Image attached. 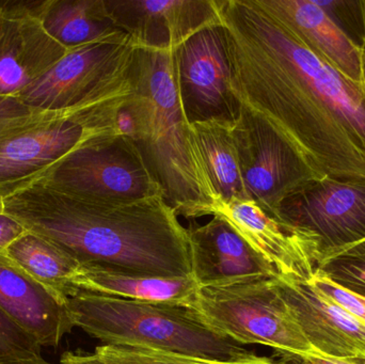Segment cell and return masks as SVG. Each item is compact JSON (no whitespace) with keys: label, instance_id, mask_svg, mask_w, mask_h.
I'll return each mask as SVG.
<instances>
[{"label":"cell","instance_id":"15","mask_svg":"<svg viewBox=\"0 0 365 364\" xmlns=\"http://www.w3.org/2000/svg\"><path fill=\"white\" fill-rule=\"evenodd\" d=\"M187 230L191 275L200 288L276 277L274 267L221 218L212 216L205 224Z\"/></svg>","mask_w":365,"mask_h":364},{"label":"cell","instance_id":"28","mask_svg":"<svg viewBox=\"0 0 365 364\" xmlns=\"http://www.w3.org/2000/svg\"><path fill=\"white\" fill-rule=\"evenodd\" d=\"M281 361L291 364H365V359L330 358L317 353L310 354H292L287 352H274Z\"/></svg>","mask_w":365,"mask_h":364},{"label":"cell","instance_id":"29","mask_svg":"<svg viewBox=\"0 0 365 364\" xmlns=\"http://www.w3.org/2000/svg\"><path fill=\"white\" fill-rule=\"evenodd\" d=\"M27 232L16 220L0 213V254H6L9 248Z\"/></svg>","mask_w":365,"mask_h":364},{"label":"cell","instance_id":"19","mask_svg":"<svg viewBox=\"0 0 365 364\" xmlns=\"http://www.w3.org/2000/svg\"><path fill=\"white\" fill-rule=\"evenodd\" d=\"M75 286L78 293L106 295L185 309L192 308L200 291V286L192 276L163 277L125 273L90 265H83Z\"/></svg>","mask_w":365,"mask_h":364},{"label":"cell","instance_id":"23","mask_svg":"<svg viewBox=\"0 0 365 364\" xmlns=\"http://www.w3.org/2000/svg\"><path fill=\"white\" fill-rule=\"evenodd\" d=\"M317 271L351 294L365 298V239L319 261Z\"/></svg>","mask_w":365,"mask_h":364},{"label":"cell","instance_id":"14","mask_svg":"<svg viewBox=\"0 0 365 364\" xmlns=\"http://www.w3.org/2000/svg\"><path fill=\"white\" fill-rule=\"evenodd\" d=\"M281 296L322 356L365 359V325L308 281L274 277Z\"/></svg>","mask_w":365,"mask_h":364},{"label":"cell","instance_id":"3","mask_svg":"<svg viewBox=\"0 0 365 364\" xmlns=\"http://www.w3.org/2000/svg\"><path fill=\"white\" fill-rule=\"evenodd\" d=\"M173 51L137 48L128 104L136 121L134 142L165 200L178 215L195 219L205 216L216 197L182 113Z\"/></svg>","mask_w":365,"mask_h":364},{"label":"cell","instance_id":"11","mask_svg":"<svg viewBox=\"0 0 365 364\" xmlns=\"http://www.w3.org/2000/svg\"><path fill=\"white\" fill-rule=\"evenodd\" d=\"M45 0H0V95L17 96L68 49L45 29Z\"/></svg>","mask_w":365,"mask_h":364},{"label":"cell","instance_id":"21","mask_svg":"<svg viewBox=\"0 0 365 364\" xmlns=\"http://www.w3.org/2000/svg\"><path fill=\"white\" fill-rule=\"evenodd\" d=\"M45 29L66 49L121 33L105 0H45Z\"/></svg>","mask_w":365,"mask_h":364},{"label":"cell","instance_id":"22","mask_svg":"<svg viewBox=\"0 0 365 364\" xmlns=\"http://www.w3.org/2000/svg\"><path fill=\"white\" fill-rule=\"evenodd\" d=\"M6 254L64 301L78 294L75 284L83 265L51 241L27 231Z\"/></svg>","mask_w":365,"mask_h":364},{"label":"cell","instance_id":"9","mask_svg":"<svg viewBox=\"0 0 365 364\" xmlns=\"http://www.w3.org/2000/svg\"><path fill=\"white\" fill-rule=\"evenodd\" d=\"M178 92L188 125L234 124L242 103L232 87V66L222 23L195 32L173 51Z\"/></svg>","mask_w":365,"mask_h":364},{"label":"cell","instance_id":"32","mask_svg":"<svg viewBox=\"0 0 365 364\" xmlns=\"http://www.w3.org/2000/svg\"><path fill=\"white\" fill-rule=\"evenodd\" d=\"M0 364H53L45 360L43 357L29 359H6V360H0Z\"/></svg>","mask_w":365,"mask_h":364},{"label":"cell","instance_id":"24","mask_svg":"<svg viewBox=\"0 0 365 364\" xmlns=\"http://www.w3.org/2000/svg\"><path fill=\"white\" fill-rule=\"evenodd\" d=\"M61 117L59 113L30 106L17 96L0 95V140L27 132Z\"/></svg>","mask_w":365,"mask_h":364},{"label":"cell","instance_id":"8","mask_svg":"<svg viewBox=\"0 0 365 364\" xmlns=\"http://www.w3.org/2000/svg\"><path fill=\"white\" fill-rule=\"evenodd\" d=\"M276 219L314 239L319 262L365 239V177L311 182L283 201Z\"/></svg>","mask_w":365,"mask_h":364},{"label":"cell","instance_id":"12","mask_svg":"<svg viewBox=\"0 0 365 364\" xmlns=\"http://www.w3.org/2000/svg\"><path fill=\"white\" fill-rule=\"evenodd\" d=\"M205 216L225 220L277 276L308 281L314 275L319 263L314 239L279 222L255 201L216 198Z\"/></svg>","mask_w":365,"mask_h":364},{"label":"cell","instance_id":"5","mask_svg":"<svg viewBox=\"0 0 365 364\" xmlns=\"http://www.w3.org/2000/svg\"><path fill=\"white\" fill-rule=\"evenodd\" d=\"M188 310L202 324L240 345L259 344L292 354L314 353L274 277L200 288Z\"/></svg>","mask_w":365,"mask_h":364},{"label":"cell","instance_id":"4","mask_svg":"<svg viewBox=\"0 0 365 364\" xmlns=\"http://www.w3.org/2000/svg\"><path fill=\"white\" fill-rule=\"evenodd\" d=\"M66 306L74 326L103 345L148 348L210 363H240L257 356L185 308L86 292L68 298Z\"/></svg>","mask_w":365,"mask_h":364},{"label":"cell","instance_id":"10","mask_svg":"<svg viewBox=\"0 0 365 364\" xmlns=\"http://www.w3.org/2000/svg\"><path fill=\"white\" fill-rule=\"evenodd\" d=\"M138 47L128 34L68 49L46 74L17 95L46 111H63L106 88L130 71Z\"/></svg>","mask_w":365,"mask_h":364},{"label":"cell","instance_id":"2","mask_svg":"<svg viewBox=\"0 0 365 364\" xmlns=\"http://www.w3.org/2000/svg\"><path fill=\"white\" fill-rule=\"evenodd\" d=\"M2 213L83 265L163 277L192 276L188 230L163 197L89 200L38 179L4 199Z\"/></svg>","mask_w":365,"mask_h":364},{"label":"cell","instance_id":"18","mask_svg":"<svg viewBox=\"0 0 365 364\" xmlns=\"http://www.w3.org/2000/svg\"><path fill=\"white\" fill-rule=\"evenodd\" d=\"M322 60L364 91L362 51L314 0H259Z\"/></svg>","mask_w":365,"mask_h":364},{"label":"cell","instance_id":"13","mask_svg":"<svg viewBox=\"0 0 365 364\" xmlns=\"http://www.w3.org/2000/svg\"><path fill=\"white\" fill-rule=\"evenodd\" d=\"M113 23L138 48L175 51L221 23L217 0H105Z\"/></svg>","mask_w":365,"mask_h":364},{"label":"cell","instance_id":"27","mask_svg":"<svg viewBox=\"0 0 365 364\" xmlns=\"http://www.w3.org/2000/svg\"><path fill=\"white\" fill-rule=\"evenodd\" d=\"M94 352L107 360L117 364H222L197 360L181 355L148 350V348H119V346H98Z\"/></svg>","mask_w":365,"mask_h":364},{"label":"cell","instance_id":"31","mask_svg":"<svg viewBox=\"0 0 365 364\" xmlns=\"http://www.w3.org/2000/svg\"><path fill=\"white\" fill-rule=\"evenodd\" d=\"M222 364H291L284 363V361L281 360H274L272 358H267V357H259L255 356L253 358L247 359V360L240 361V363H221Z\"/></svg>","mask_w":365,"mask_h":364},{"label":"cell","instance_id":"6","mask_svg":"<svg viewBox=\"0 0 365 364\" xmlns=\"http://www.w3.org/2000/svg\"><path fill=\"white\" fill-rule=\"evenodd\" d=\"M41 179L61 192L89 200L130 202L165 198L136 143L117 135L81 139Z\"/></svg>","mask_w":365,"mask_h":364},{"label":"cell","instance_id":"25","mask_svg":"<svg viewBox=\"0 0 365 364\" xmlns=\"http://www.w3.org/2000/svg\"><path fill=\"white\" fill-rule=\"evenodd\" d=\"M314 1L357 48H365V0Z\"/></svg>","mask_w":365,"mask_h":364},{"label":"cell","instance_id":"16","mask_svg":"<svg viewBox=\"0 0 365 364\" xmlns=\"http://www.w3.org/2000/svg\"><path fill=\"white\" fill-rule=\"evenodd\" d=\"M68 301L0 254V308L41 346L57 348L74 328Z\"/></svg>","mask_w":365,"mask_h":364},{"label":"cell","instance_id":"33","mask_svg":"<svg viewBox=\"0 0 365 364\" xmlns=\"http://www.w3.org/2000/svg\"><path fill=\"white\" fill-rule=\"evenodd\" d=\"M362 74H364V92H365V48L362 49Z\"/></svg>","mask_w":365,"mask_h":364},{"label":"cell","instance_id":"17","mask_svg":"<svg viewBox=\"0 0 365 364\" xmlns=\"http://www.w3.org/2000/svg\"><path fill=\"white\" fill-rule=\"evenodd\" d=\"M83 135L78 124L59 117L0 140V213L4 199L44 177Z\"/></svg>","mask_w":365,"mask_h":364},{"label":"cell","instance_id":"1","mask_svg":"<svg viewBox=\"0 0 365 364\" xmlns=\"http://www.w3.org/2000/svg\"><path fill=\"white\" fill-rule=\"evenodd\" d=\"M232 87L334 177H365V92L311 51L259 0H217Z\"/></svg>","mask_w":365,"mask_h":364},{"label":"cell","instance_id":"20","mask_svg":"<svg viewBox=\"0 0 365 364\" xmlns=\"http://www.w3.org/2000/svg\"><path fill=\"white\" fill-rule=\"evenodd\" d=\"M232 126L227 122L207 121L190 124L189 130L215 197L225 201L248 200Z\"/></svg>","mask_w":365,"mask_h":364},{"label":"cell","instance_id":"26","mask_svg":"<svg viewBox=\"0 0 365 364\" xmlns=\"http://www.w3.org/2000/svg\"><path fill=\"white\" fill-rule=\"evenodd\" d=\"M41 344L0 308V360L38 358Z\"/></svg>","mask_w":365,"mask_h":364},{"label":"cell","instance_id":"30","mask_svg":"<svg viewBox=\"0 0 365 364\" xmlns=\"http://www.w3.org/2000/svg\"><path fill=\"white\" fill-rule=\"evenodd\" d=\"M60 364H117L107 360L98 353L66 352L60 358Z\"/></svg>","mask_w":365,"mask_h":364},{"label":"cell","instance_id":"7","mask_svg":"<svg viewBox=\"0 0 365 364\" xmlns=\"http://www.w3.org/2000/svg\"><path fill=\"white\" fill-rule=\"evenodd\" d=\"M232 132L247 194L274 218L285 199L327 175L245 105Z\"/></svg>","mask_w":365,"mask_h":364}]
</instances>
